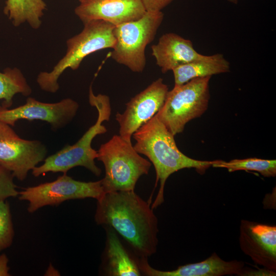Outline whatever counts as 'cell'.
<instances>
[{"label":"cell","mask_w":276,"mask_h":276,"mask_svg":"<svg viewBox=\"0 0 276 276\" xmlns=\"http://www.w3.org/2000/svg\"><path fill=\"white\" fill-rule=\"evenodd\" d=\"M98 225L113 229L139 258L154 254L158 245V219L150 205L133 191L105 193L97 200Z\"/></svg>","instance_id":"6da1fadb"},{"label":"cell","mask_w":276,"mask_h":276,"mask_svg":"<svg viewBox=\"0 0 276 276\" xmlns=\"http://www.w3.org/2000/svg\"><path fill=\"white\" fill-rule=\"evenodd\" d=\"M135 143V150L147 157L155 170V189L159 182V189L152 209L164 201V188L166 180L173 173L183 169L194 168L203 174L215 160H200L190 158L178 148L174 135L158 119L155 114L140 127L132 135Z\"/></svg>","instance_id":"7a4b0ae2"},{"label":"cell","mask_w":276,"mask_h":276,"mask_svg":"<svg viewBox=\"0 0 276 276\" xmlns=\"http://www.w3.org/2000/svg\"><path fill=\"white\" fill-rule=\"evenodd\" d=\"M89 103L96 107L98 111V118L92 125L74 145H67L55 153L46 157L43 163L36 166L32 170L35 177H38L48 172H62L63 174L71 169L83 167L95 175L99 176L101 170L96 165L97 151L91 147L94 139L98 135L107 132V128L103 125L104 121H108L111 115L110 99L105 95H95L90 86L88 95Z\"/></svg>","instance_id":"3957f363"},{"label":"cell","mask_w":276,"mask_h":276,"mask_svg":"<svg viewBox=\"0 0 276 276\" xmlns=\"http://www.w3.org/2000/svg\"><path fill=\"white\" fill-rule=\"evenodd\" d=\"M97 159L102 162L105 176L101 179L105 193L133 191L139 178L147 175L151 163L139 153L131 140L114 135L102 144Z\"/></svg>","instance_id":"277c9868"},{"label":"cell","mask_w":276,"mask_h":276,"mask_svg":"<svg viewBox=\"0 0 276 276\" xmlns=\"http://www.w3.org/2000/svg\"><path fill=\"white\" fill-rule=\"evenodd\" d=\"M84 25L80 33L67 40L66 53L53 70L40 72L38 75L37 82L42 90L56 93L59 88L58 80L65 70H76L87 56L114 47V25L102 20H93Z\"/></svg>","instance_id":"5b68a950"},{"label":"cell","mask_w":276,"mask_h":276,"mask_svg":"<svg viewBox=\"0 0 276 276\" xmlns=\"http://www.w3.org/2000/svg\"><path fill=\"white\" fill-rule=\"evenodd\" d=\"M211 78H194L168 91L163 107L156 115L174 136L183 131L187 123L201 117L207 110Z\"/></svg>","instance_id":"8992f818"},{"label":"cell","mask_w":276,"mask_h":276,"mask_svg":"<svg viewBox=\"0 0 276 276\" xmlns=\"http://www.w3.org/2000/svg\"><path fill=\"white\" fill-rule=\"evenodd\" d=\"M164 16L162 11H146L137 20L115 26L111 58L133 72H142L146 65V47L154 39Z\"/></svg>","instance_id":"52a82bcc"},{"label":"cell","mask_w":276,"mask_h":276,"mask_svg":"<svg viewBox=\"0 0 276 276\" xmlns=\"http://www.w3.org/2000/svg\"><path fill=\"white\" fill-rule=\"evenodd\" d=\"M105 193L101 180H77L66 173L56 180L27 187L19 192L20 200L28 202L27 211L33 213L45 206L58 205L67 200L93 198L97 200Z\"/></svg>","instance_id":"ba28073f"},{"label":"cell","mask_w":276,"mask_h":276,"mask_svg":"<svg viewBox=\"0 0 276 276\" xmlns=\"http://www.w3.org/2000/svg\"><path fill=\"white\" fill-rule=\"evenodd\" d=\"M46 146L38 140L21 138L11 126L0 122V166L24 180L30 171L46 158Z\"/></svg>","instance_id":"9c48e42d"},{"label":"cell","mask_w":276,"mask_h":276,"mask_svg":"<svg viewBox=\"0 0 276 276\" xmlns=\"http://www.w3.org/2000/svg\"><path fill=\"white\" fill-rule=\"evenodd\" d=\"M169 88L162 78H158L126 104L123 113L118 112L116 119L119 135L131 140L140 127L152 119L163 107Z\"/></svg>","instance_id":"30bf717a"},{"label":"cell","mask_w":276,"mask_h":276,"mask_svg":"<svg viewBox=\"0 0 276 276\" xmlns=\"http://www.w3.org/2000/svg\"><path fill=\"white\" fill-rule=\"evenodd\" d=\"M79 106L78 103L71 98L49 103L29 97L25 104L14 108L0 106V122L12 127L19 120H39L49 123L52 129L58 130L72 122Z\"/></svg>","instance_id":"8fae6325"},{"label":"cell","mask_w":276,"mask_h":276,"mask_svg":"<svg viewBox=\"0 0 276 276\" xmlns=\"http://www.w3.org/2000/svg\"><path fill=\"white\" fill-rule=\"evenodd\" d=\"M239 242L242 251L257 265L276 271V226L242 219Z\"/></svg>","instance_id":"7c38bea8"},{"label":"cell","mask_w":276,"mask_h":276,"mask_svg":"<svg viewBox=\"0 0 276 276\" xmlns=\"http://www.w3.org/2000/svg\"><path fill=\"white\" fill-rule=\"evenodd\" d=\"M146 12L142 0H84L75 9L83 24L102 20L114 26L137 20Z\"/></svg>","instance_id":"4fadbf2b"},{"label":"cell","mask_w":276,"mask_h":276,"mask_svg":"<svg viewBox=\"0 0 276 276\" xmlns=\"http://www.w3.org/2000/svg\"><path fill=\"white\" fill-rule=\"evenodd\" d=\"M142 275L147 276H222L242 275L245 263L242 261H224L214 252L205 260L179 266L170 271L157 270L150 266L148 259H140Z\"/></svg>","instance_id":"5bb4252c"},{"label":"cell","mask_w":276,"mask_h":276,"mask_svg":"<svg viewBox=\"0 0 276 276\" xmlns=\"http://www.w3.org/2000/svg\"><path fill=\"white\" fill-rule=\"evenodd\" d=\"M104 228L106 242L102 256L101 273L108 276L142 275L140 258L126 248L113 229L108 226Z\"/></svg>","instance_id":"9a60e30c"},{"label":"cell","mask_w":276,"mask_h":276,"mask_svg":"<svg viewBox=\"0 0 276 276\" xmlns=\"http://www.w3.org/2000/svg\"><path fill=\"white\" fill-rule=\"evenodd\" d=\"M151 50L156 63L163 73L205 56L195 50L190 40L174 33L162 35L157 43L151 46Z\"/></svg>","instance_id":"2e32d148"},{"label":"cell","mask_w":276,"mask_h":276,"mask_svg":"<svg viewBox=\"0 0 276 276\" xmlns=\"http://www.w3.org/2000/svg\"><path fill=\"white\" fill-rule=\"evenodd\" d=\"M230 63L220 53L205 55L173 69L174 86L180 85L197 78L212 77L230 72Z\"/></svg>","instance_id":"e0dca14e"},{"label":"cell","mask_w":276,"mask_h":276,"mask_svg":"<svg viewBox=\"0 0 276 276\" xmlns=\"http://www.w3.org/2000/svg\"><path fill=\"white\" fill-rule=\"evenodd\" d=\"M46 6L43 0H7L4 13L15 27L27 22L37 29L41 26Z\"/></svg>","instance_id":"ac0fdd59"},{"label":"cell","mask_w":276,"mask_h":276,"mask_svg":"<svg viewBox=\"0 0 276 276\" xmlns=\"http://www.w3.org/2000/svg\"><path fill=\"white\" fill-rule=\"evenodd\" d=\"M31 93L32 89L19 69L7 67L0 72V100H4L2 106L9 108L17 94L27 97Z\"/></svg>","instance_id":"d6986e66"},{"label":"cell","mask_w":276,"mask_h":276,"mask_svg":"<svg viewBox=\"0 0 276 276\" xmlns=\"http://www.w3.org/2000/svg\"><path fill=\"white\" fill-rule=\"evenodd\" d=\"M212 167L227 169L229 172L239 170L254 171L266 177H275L276 175V160L258 158L235 159L229 162L215 160Z\"/></svg>","instance_id":"ffe728a7"},{"label":"cell","mask_w":276,"mask_h":276,"mask_svg":"<svg viewBox=\"0 0 276 276\" xmlns=\"http://www.w3.org/2000/svg\"><path fill=\"white\" fill-rule=\"evenodd\" d=\"M14 230L8 202L0 200V255L12 244Z\"/></svg>","instance_id":"44dd1931"},{"label":"cell","mask_w":276,"mask_h":276,"mask_svg":"<svg viewBox=\"0 0 276 276\" xmlns=\"http://www.w3.org/2000/svg\"><path fill=\"white\" fill-rule=\"evenodd\" d=\"M12 173L0 166V200L18 196L19 192Z\"/></svg>","instance_id":"7402d4cb"},{"label":"cell","mask_w":276,"mask_h":276,"mask_svg":"<svg viewBox=\"0 0 276 276\" xmlns=\"http://www.w3.org/2000/svg\"><path fill=\"white\" fill-rule=\"evenodd\" d=\"M173 0H142L146 11H162Z\"/></svg>","instance_id":"603a6c76"},{"label":"cell","mask_w":276,"mask_h":276,"mask_svg":"<svg viewBox=\"0 0 276 276\" xmlns=\"http://www.w3.org/2000/svg\"><path fill=\"white\" fill-rule=\"evenodd\" d=\"M9 260L6 255H0V276H9L10 268L8 266Z\"/></svg>","instance_id":"cb8c5ba5"},{"label":"cell","mask_w":276,"mask_h":276,"mask_svg":"<svg viewBox=\"0 0 276 276\" xmlns=\"http://www.w3.org/2000/svg\"><path fill=\"white\" fill-rule=\"evenodd\" d=\"M228 2L234 4H237L238 3L239 0H227Z\"/></svg>","instance_id":"d4e9b609"},{"label":"cell","mask_w":276,"mask_h":276,"mask_svg":"<svg viewBox=\"0 0 276 276\" xmlns=\"http://www.w3.org/2000/svg\"><path fill=\"white\" fill-rule=\"evenodd\" d=\"M80 1V2H81L82 1H83L84 0H79Z\"/></svg>","instance_id":"484cf974"}]
</instances>
